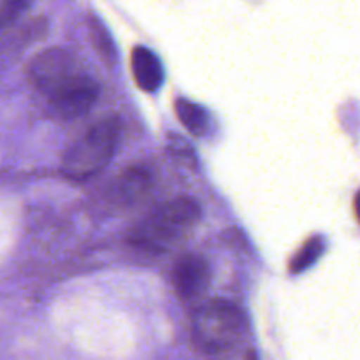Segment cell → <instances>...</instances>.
Instances as JSON below:
<instances>
[{"label": "cell", "mask_w": 360, "mask_h": 360, "mask_svg": "<svg viewBox=\"0 0 360 360\" xmlns=\"http://www.w3.org/2000/svg\"><path fill=\"white\" fill-rule=\"evenodd\" d=\"M200 221L195 200L179 197L158 206L129 232V241L146 252H169L188 239Z\"/></svg>", "instance_id": "cell-1"}, {"label": "cell", "mask_w": 360, "mask_h": 360, "mask_svg": "<svg viewBox=\"0 0 360 360\" xmlns=\"http://www.w3.org/2000/svg\"><path fill=\"white\" fill-rule=\"evenodd\" d=\"M120 143L118 118L101 120L67 148L62 158L63 174L72 179H88L108 167Z\"/></svg>", "instance_id": "cell-2"}, {"label": "cell", "mask_w": 360, "mask_h": 360, "mask_svg": "<svg viewBox=\"0 0 360 360\" xmlns=\"http://www.w3.org/2000/svg\"><path fill=\"white\" fill-rule=\"evenodd\" d=\"M246 319L241 309L224 299L200 306L192 319L193 343L207 354H221L243 340Z\"/></svg>", "instance_id": "cell-3"}, {"label": "cell", "mask_w": 360, "mask_h": 360, "mask_svg": "<svg viewBox=\"0 0 360 360\" xmlns=\"http://www.w3.org/2000/svg\"><path fill=\"white\" fill-rule=\"evenodd\" d=\"M30 79L48 98L58 94L81 74L77 62L69 51L60 48L39 53L28 67Z\"/></svg>", "instance_id": "cell-4"}, {"label": "cell", "mask_w": 360, "mask_h": 360, "mask_svg": "<svg viewBox=\"0 0 360 360\" xmlns=\"http://www.w3.org/2000/svg\"><path fill=\"white\" fill-rule=\"evenodd\" d=\"M98 94H101V86L97 81L88 74L81 72L63 90L53 95L49 102L60 118L74 120L90 111L91 105L97 102Z\"/></svg>", "instance_id": "cell-5"}, {"label": "cell", "mask_w": 360, "mask_h": 360, "mask_svg": "<svg viewBox=\"0 0 360 360\" xmlns=\"http://www.w3.org/2000/svg\"><path fill=\"white\" fill-rule=\"evenodd\" d=\"M172 287L183 301H193L207 290L211 281L210 264L199 255H185L172 267Z\"/></svg>", "instance_id": "cell-6"}, {"label": "cell", "mask_w": 360, "mask_h": 360, "mask_svg": "<svg viewBox=\"0 0 360 360\" xmlns=\"http://www.w3.org/2000/svg\"><path fill=\"white\" fill-rule=\"evenodd\" d=\"M153 178L148 167L132 165L115 179L109 190V200L120 207H132L143 202L150 193Z\"/></svg>", "instance_id": "cell-7"}, {"label": "cell", "mask_w": 360, "mask_h": 360, "mask_svg": "<svg viewBox=\"0 0 360 360\" xmlns=\"http://www.w3.org/2000/svg\"><path fill=\"white\" fill-rule=\"evenodd\" d=\"M132 76L143 91L153 94L164 83V67L158 56L144 46H137L132 51Z\"/></svg>", "instance_id": "cell-8"}, {"label": "cell", "mask_w": 360, "mask_h": 360, "mask_svg": "<svg viewBox=\"0 0 360 360\" xmlns=\"http://www.w3.org/2000/svg\"><path fill=\"white\" fill-rule=\"evenodd\" d=\"M176 115H178L179 122L185 125V129L193 136L202 137L210 132L211 116L202 105L186 101V98H178L176 101Z\"/></svg>", "instance_id": "cell-9"}, {"label": "cell", "mask_w": 360, "mask_h": 360, "mask_svg": "<svg viewBox=\"0 0 360 360\" xmlns=\"http://www.w3.org/2000/svg\"><path fill=\"white\" fill-rule=\"evenodd\" d=\"M323 252V239L322 238H313L299 250L297 255L294 257V260L290 262V271L294 274L301 273V271L308 269L309 266L319 260V257L322 255Z\"/></svg>", "instance_id": "cell-10"}, {"label": "cell", "mask_w": 360, "mask_h": 360, "mask_svg": "<svg viewBox=\"0 0 360 360\" xmlns=\"http://www.w3.org/2000/svg\"><path fill=\"white\" fill-rule=\"evenodd\" d=\"M32 0H0V28L9 27L30 7Z\"/></svg>", "instance_id": "cell-11"}]
</instances>
